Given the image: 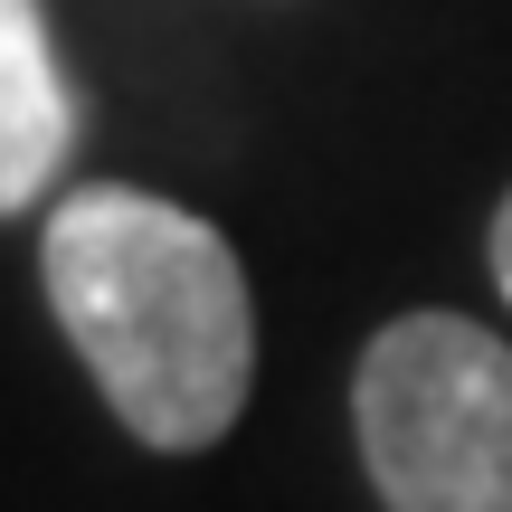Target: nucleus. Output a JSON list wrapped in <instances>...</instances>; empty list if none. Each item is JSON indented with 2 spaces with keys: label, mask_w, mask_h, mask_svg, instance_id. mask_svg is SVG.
I'll return each instance as SVG.
<instances>
[{
  "label": "nucleus",
  "mask_w": 512,
  "mask_h": 512,
  "mask_svg": "<svg viewBox=\"0 0 512 512\" xmlns=\"http://www.w3.org/2000/svg\"><path fill=\"white\" fill-rule=\"evenodd\" d=\"M361 465L389 512H512V342L399 313L351 370Z\"/></svg>",
  "instance_id": "obj_2"
},
{
  "label": "nucleus",
  "mask_w": 512,
  "mask_h": 512,
  "mask_svg": "<svg viewBox=\"0 0 512 512\" xmlns=\"http://www.w3.org/2000/svg\"><path fill=\"white\" fill-rule=\"evenodd\" d=\"M76 152V86L38 0H0V219L38 209Z\"/></svg>",
  "instance_id": "obj_3"
},
{
  "label": "nucleus",
  "mask_w": 512,
  "mask_h": 512,
  "mask_svg": "<svg viewBox=\"0 0 512 512\" xmlns=\"http://www.w3.org/2000/svg\"><path fill=\"white\" fill-rule=\"evenodd\" d=\"M38 275H48L57 332L143 446L190 456L238 427L256 380V313L238 247L200 209L86 181L48 209Z\"/></svg>",
  "instance_id": "obj_1"
},
{
  "label": "nucleus",
  "mask_w": 512,
  "mask_h": 512,
  "mask_svg": "<svg viewBox=\"0 0 512 512\" xmlns=\"http://www.w3.org/2000/svg\"><path fill=\"white\" fill-rule=\"evenodd\" d=\"M494 285H503V304H512V190H503V209H494Z\"/></svg>",
  "instance_id": "obj_4"
}]
</instances>
